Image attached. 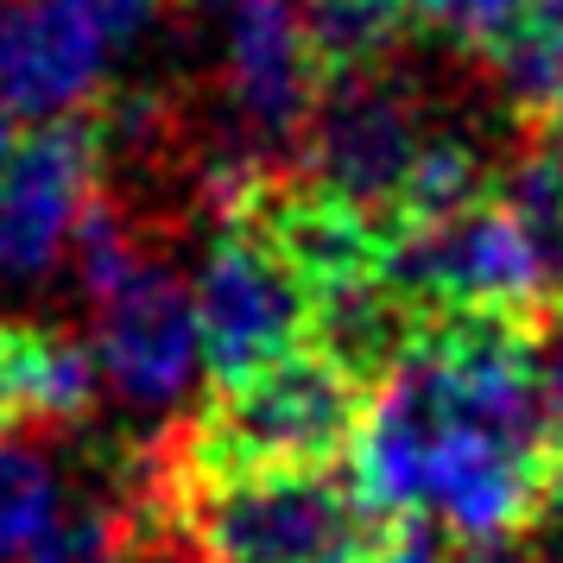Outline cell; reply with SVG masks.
I'll return each instance as SVG.
<instances>
[{
  "label": "cell",
  "mask_w": 563,
  "mask_h": 563,
  "mask_svg": "<svg viewBox=\"0 0 563 563\" xmlns=\"http://www.w3.org/2000/svg\"><path fill=\"white\" fill-rule=\"evenodd\" d=\"M532 26L563 52V0H532Z\"/></svg>",
  "instance_id": "cell-19"
},
{
  "label": "cell",
  "mask_w": 563,
  "mask_h": 563,
  "mask_svg": "<svg viewBox=\"0 0 563 563\" xmlns=\"http://www.w3.org/2000/svg\"><path fill=\"white\" fill-rule=\"evenodd\" d=\"M437 133L443 128L424 114V102L406 82L386 77V64L330 77V89H323V102L305 128V146H298L310 172V197L349 209L361 222L380 216L393 229V216L406 203Z\"/></svg>",
  "instance_id": "cell-7"
},
{
  "label": "cell",
  "mask_w": 563,
  "mask_h": 563,
  "mask_svg": "<svg viewBox=\"0 0 563 563\" xmlns=\"http://www.w3.org/2000/svg\"><path fill=\"white\" fill-rule=\"evenodd\" d=\"M13 146H20V121H13V114L0 108V158L13 153Z\"/></svg>",
  "instance_id": "cell-20"
},
{
  "label": "cell",
  "mask_w": 563,
  "mask_h": 563,
  "mask_svg": "<svg viewBox=\"0 0 563 563\" xmlns=\"http://www.w3.org/2000/svg\"><path fill=\"white\" fill-rule=\"evenodd\" d=\"M197 323L216 386H241L317 342V291L260 203L229 216V229L209 241L197 273Z\"/></svg>",
  "instance_id": "cell-6"
},
{
  "label": "cell",
  "mask_w": 563,
  "mask_h": 563,
  "mask_svg": "<svg viewBox=\"0 0 563 563\" xmlns=\"http://www.w3.org/2000/svg\"><path fill=\"white\" fill-rule=\"evenodd\" d=\"M172 519L209 563H380L393 519L367 507L355 475L323 468H216L184 462Z\"/></svg>",
  "instance_id": "cell-4"
},
{
  "label": "cell",
  "mask_w": 563,
  "mask_h": 563,
  "mask_svg": "<svg viewBox=\"0 0 563 563\" xmlns=\"http://www.w3.org/2000/svg\"><path fill=\"white\" fill-rule=\"evenodd\" d=\"M114 57L89 0H0V108L20 128L82 121L108 96Z\"/></svg>",
  "instance_id": "cell-10"
},
{
  "label": "cell",
  "mask_w": 563,
  "mask_h": 563,
  "mask_svg": "<svg viewBox=\"0 0 563 563\" xmlns=\"http://www.w3.org/2000/svg\"><path fill=\"white\" fill-rule=\"evenodd\" d=\"M128 563H209V551H203V544H197L190 532H184L172 512H165V519H146V526H133Z\"/></svg>",
  "instance_id": "cell-14"
},
{
  "label": "cell",
  "mask_w": 563,
  "mask_h": 563,
  "mask_svg": "<svg viewBox=\"0 0 563 563\" xmlns=\"http://www.w3.org/2000/svg\"><path fill=\"white\" fill-rule=\"evenodd\" d=\"M77 512L64 431L0 418V563H32Z\"/></svg>",
  "instance_id": "cell-11"
},
{
  "label": "cell",
  "mask_w": 563,
  "mask_h": 563,
  "mask_svg": "<svg viewBox=\"0 0 563 563\" xmlns=\"http://www.w3.org/2000/svg\"><path fill=\"white\" fill-rule=\"evenodd\" d=\"M367 380L349 361L310 342L298 355L247 374L241 386H222V399L190 431L184 462L216 468H323L335 450L355 443Z\"/></svg>",
  "instance_id": "cell-5"
},
{
  "label": "cell",
  "mask_w": 563,
  "mask_h": 563,
  "mask_svg": "<svg viewBox=\"0 0 563 563\" xmlns=\"http://www.w3.org/2000/svg\"><path fill=\"white\" fill-rule=\"evenodd\" d=\"M222 7H234V0H222Z\"/></svg>",
  "instance_id": "cell-21"
},
{
  "label": "cell",
  "mask_w": 563,
  "mask_h": 563,
  "mask_svg": "<svg viewBox=\"0 0 563 563\" xmlns=\"http://www.w3.org/2000/svg\"><path fill=\"white\" fill-rule=\"evenodd\" d=\"M406 20L424 26L431 38H443V45L494 64L532 32V0H406Z\"/></svg>",
  "instance_id": "cell-12"
},
{
  "label": "cell",
  "mask_w": 563,
  "mask_h": 563,
  "mask_svg": "<svg viewBox=\"0 0 563 563\" xmlns=\"http://www.w3.org/2000/svg\"><path fill=\"white\" fill-rule=\"evenodd\" d=\"M323 89L330 64L298 0H234L222 13V108L254 165L305 146Z\"/></svg>",
  "instance_id": "cell-9"
},
{
  "label": "cell",
  "mask_w": 563,
  "mask_h": 563,
  "mask_svg": "<svg viewBox=\"0 0 563 563\" xmlns=\"http://www.w3.org/2000/svg\"><path fill=\"white\" fill-rule=\"evenodd\" d=\"M456 563H558V558H538V551H512V544H482V551H468Z\"/></svg>",
  "instance_id": "cell-18"
},
{
  "label": "cell",
  "mask_w": 563,
  "mask_h": 563,
  "mask_svg": "<svg viewBox=\"0 0 563 563\" xmlns=\"http://www.w3.org/2000/svg\"><path fill=\"white\" fill-rule=\"evenodd\" d=\"M544 526H551V544H558L551 558L563 563V468L551 475V494H544Z\"/></svg>",
  "instance_id": "cell-17"
},
{
  "label": "cell",
  "mask_w": 563,
  "mask_h": 563,
  "mask_svg": "<svg viewBox=\"0 0 563 563\" xmlns=\"http://www.w3.org/2000/svg\"><path fill=\"white\" fill-rule=\"evenodd\" d=\"M128 551H133V526L114 507L89 500L57 526V538L32 563H128Z\"/></svg>",
  "instance_id": "cell-13"
},
{
  "label": "cell",
  "mask_w": 563,
  "mask_h": 563,
  "mask_svg": "<svg viewBox=\"0 0 563 563\" xmlns=\"http://www.w3.org/2000/svg\"><path fill=\"white\" fill-rule=\"evenodd\" d=\"M538 380H544V406H551V424L563 437V317H551L538 330Z\"/></svg>",
  "instance_id": "cell-16"
},
{
  "label": "cell",
  "mask_w": 563,
  "mask_h": 563,
  "mask_svg": "<svg viewBox=\"0 0 563 563\" xmlns=\"http://www.w3.org/2000/svg\"><path fill=\"white\" fill-rule=\"evenodd\" d=\"M380 279L424 317L526 323L563 279V178L526 153L482 203L386 229Z\"/></svg>",
  "instance_id": "cell-2"
},
{
  "label": "cell",
  "mask_w": 563,
  "mask_h": 563,
  "mask_svg": "<svg viewBox=\"0 0 563 563\" xmlns=\"http://www.w3.org/2000/svg\"><path fill=\"white\" fill-rule=\"evenodd\" d=\"M526 114H532V158L538 165H551V172L563 178V77L551 82Z\"/></svg>",
  "instance_id": "cell-15"
},
{
  "label": "cell",
  "mask_w": 563,
  "mask_h": 563,
  "mask_svg": "<svg viewBox=\"0 0 563 563\" xmlns=\"http://www.w3.org/2000/svg\"><path fill=\"white\" fill-rule=\"evenodd\" d=\"M538 342L500 317H431L367 386L355 487L380 519H418L468 551L512 544L551 494Z\"/></svg>",
  "instance_id": "cell-1"
},
{
  "label": "cell",
  "mask_w": 563,
  "mask_h": 563,
  "mask_svg": "<svg viewBox=\"0 0 563 563\" xmlns=\"http://www.w3.org/2000/svg\"><path fill=\"white\" fill-rule=\"evenodd\" d=\"M70 266L89 305V355L102 386L140 418L178 411L197 393V374H209L197 285H184L178 266L108 197L89 216Z\"/></svg>",
  "instance_id": "cell-3"
},
{
  "label": "cell",
  "mask_w": 563,
  "mask_h": 563,
  "mask_svg": "<svg viewBox=\"0 0 563 563\" xmlns=\"http://www.w3.org/2000/svg\"><path fill=\"white\" fill-rule=\"evenodd\" d=\"M102 203V133L89 121L32 128L0 158V291H38Z\"/></svg>",
  "instance_id": "cell-8"
}]
</instances>
